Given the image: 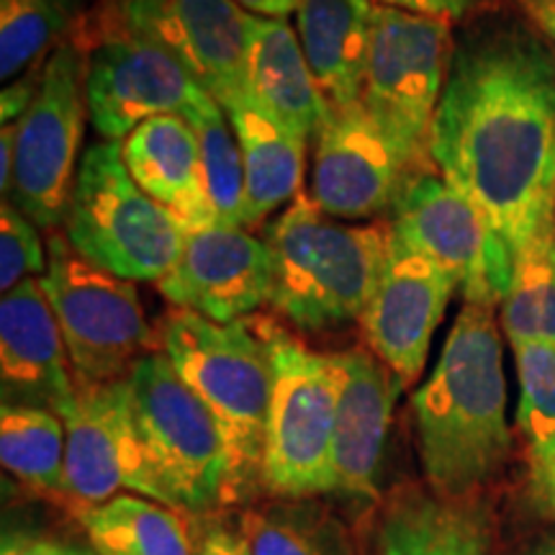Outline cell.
Returning <instances> with one entry per match:
<instances>
[{"label": "cell", "instance_id": "obj_36", "mask_svg": "<svg viewBox=\"0 0 555 555\" xmlns=\"http://www.w3.org/2000/svg\"><path fill=\"white\" fill-rule=\"evenodd\" d=\"M380 3L409 13H422V16L455 21L470 11L481 9L486 0H380Z\"/></svg>", "mask_w": 555, "mask_h": 555}, {"label": "cell", "instance_id": "obj_38", "mask_svg": "<svg viewBox=\"0 0 555 555\" xmlns=\"http://www.w3.org/2000/svg\"><path fill=\"white\" fill-rule=\"evenodd\" d=\"M522 11L530 16L535 29H540L551 39L555 52V0H517Z\"/></svg>", "mask_w": 555, "mask_h": 555}, {"label": "cell", "instance_id": "obj_14", "mask_svg": "<svg viewBox=\"0 0 555 555\" xmlns=\"http://www.w3.org/2000/svg\"><path fill=\"white\" fill-rule=\"evenodd\" d=\"M99 5L168 50L221 108L249 95L247 13L234 0H101Z\"/></svg>", "mask_w": 555, "mask_h": 555}, {"label": "cell", "instance_id": "obj_33", "mask_svg": "<svg viewBox=\"0 0 555 555\" xmlns=\"http://www.w3.org/2000/svg\"><path fill=\"white\" fill-rule=\"evenodd\" d=\"M44 65L47 60L39 62V65H34L29 73L18 75L16 80H11L9 88H3V93H0V121H3V127L16 124L21 116L29 111V106L39 93L41 78H44Z\"/></svg>", "mask_w": 555, "mask_h": 555}, {"label": "cell", "instance_id": "obj_29", "mask_svg": "<svg viewBox=\"0 0 555 555\" xmlns=\"http://www.w3.org/2000/svg\"><path fill=\"white\" fill-rule=\"evenodd\" d=\"M86 0H0V75L16 80L73 34Z\"/></svg>", "mask_w": 555, "mask_h": 555}, {"label": "cell", "instance_id": "obj_9", "mask_svg": "<svg viewBox=\"0 0 555 555\" xmlns=\"http://www.w3.org/2000/svg\"><path fill=\"white\" fill-rule=\"evenodd\" d=\"M450 21L373 5L360 103L406 172L427 155L429 131L453 60Z\"/></svg>", "mask_w": 555, "mask_h": 555}, {"label": "cell", "instance_id": "obj_18", "mask_svg": "<svg viewBox=\"0 0 555 555\" xmlns=\"http://www.w3.org/2000/svg\"><path fill=\"white\" fill-rule=\"evenodd\" d=\"M0 376L3 404L41 406L65 420L78 401L65 339L41 278H29L0 301Z\"/></svg>", "mask_w": 555, "mask_h": 555}, {"label": "cell", "instance_id": "obj_41", "mask_svg": "<svg viewBox=\"0 0 555 555\" xmlns=\"http://www.w3.org/2000/svg\"><path fill=\"white\" fill-rule=\"evenodd\" d=\"M515 555H555V532H547V535L532 540L530 545H525Z\"/></svg>", "mask_w": 555, "mask_h": 555}, {"label": "cell", "instance_id": "obj_3", "mask_svg": "<svg viewBox=\"0 0 555 555\" xmlns=\"http://www.w3.org/2000/svg\"><path fill=\"white\" fill-rule=\"evenodd\" d=\"M159 350L178 376L217 416L232 455L229 499L249 494L262 481V453L273 393V367L262 319L219 324L196 311L176 309L163 317Z\"/></svg>", "mask_w": 555, "mask_h": 555}, {"label": "cell", "instance_id": "obj_27", "mask_svg": "<svg viewBox=\"0 0 555 555\" xmlns=\"http://www.w3.org/2000/svg\"><path fill=\"white\" fill-rule=\"evenodd\" d=\"M502 327L509 347L555 345V221L517 253L502 301Z\"/></svg>", "mask_w": 555, "mask_h": 555}, {"label": "cell", "instance_id": "obj_39", "mask_svg": "<svg viewBox=\"0 0 555 555\" xmlns=\"http://www.w3.org/2000/svg\"><path fill=\"white\" fill-rule=\"evenodd\" d=\"M13 144H16V124H9L0 131V191H3V201L11 196Z\"/></svg>", "mask_w": 555, "mask_h": 555}, {"label": "cell", "instance_id": "obj_35", "mask_svg": "<svg viewBox=\"0 0 555 555\" xmlns=\"http://www.w3.org/2000/svg\"><path fill=\"white\" fill-rule=\"evenodd\" d=\"M196 555H253L245 527L208 525L196 540Z\"/></svg>", "mask_w": 555, "mask_h": 555}, {"label": "cell", "instance_id": "obj_10", "mask_svg": "<svg viewBox=\"0 0 555 555\" xmlns=\"http://www.w3.org/2000/svg\"><path fill=\"white\" fill-rule=\"evenodd\" d=\"M86 73V50L69 34L47 57L37 99L16 121L11 196L5 201L39 229H54L67 217L90 119Z\"/></svg>", "mask_w": 555, "mask_h": 555}, {"label": "cell", "instance_id": "obj_11", "mask_svg": "<svg viewBox=\"0 0 555 555\" xmlns=\"http://www.w3.org/2000/svg\"><path fill=\"white\" fill-rule=\"evenodd\" d=\"M78 24L73 37L88 57V114L101 137L124 142L144 121L185 114L206 95L168 50L127 29L101 5Z\"/></svg>", "mask_w": 555, "mask_h": 555}, {"label": "cell", "instance_id": "obj_23", "mask_svg": "<svg viewBox=\"0 0 555 555\" xmlns=\"http://www.w3.org/2000/svg\"><path fill=\"white\" fill-rule=\"evenodd\" d=\"M224 114L245 159L247 227H253L301 193L307 142L268 116L253 93L229 103Z\"/></svg>", "mask_w": 555, "mask_h": 555}, {"label": "cell", "instance_id": "obj_15", "mask_svg": "<svg viewBox=\"0 0 555 555\" xmlns=\"http://www.w3.org/2000/svg\"><path fill=\"white\" fill-rule=\"evenodd\" d=\"M453 294H457L453 278L391 227L384 273L360 322L367 347L401 388L425 371L435 330Z\"/></svg>", "mask_w": 555, "mask_h": 555}, {"label": "cell", "instance_id": "obj_32", "mask_svg": "<svg viewBox=\"0 0 555 555\" xmlns=\"http://www.w3.org/2000/svg\"><path fill=\"white\" fill-rule=\"evenodd\" d=\"M47 273V253L39 227L11 201L0 206V288L11 294L29 278Z\"/></svg>", "mask_w": 555, "mask_h": 555}, {"label": "cell", "instance_id": "obj_7", "mask_svg": "<svg viewBox=\"0 0 555 555\" xmlns=\"http://www.w3.org/2000/svg\"><path fill=\"white\" fill-rule=\"evenodd\" d=\"M127 378L139 437L172 509L206 512L229 499L232 455L224 433L168 356L150 352Z\"/></svg>", "mask_w": 555, "mask_h": 555}, {"label": "cell", "instance_id": "obj_17", "mask_svg": "<svg viewBox=\"0 0 555 555\" xmlns=\"http://www.w3.org/2000/svg\"><path fill=\"white\" fill-rule=\"evenodd\" d=\"M406 170L363 103L335 108L317 134L309 198L327 217L367 219L393 206Z\"/></svg>", "mask_w": 555, "mask_h": 555}, {"label": "cell", "instance_id": "obj_20", "mask_svg": "<svg viewBox=\"0 0 555 555\" xmlns=\"http://www.w3.org/2000/svg\"><path fill=\"white\" fill-rule=\"evenodd\" d=\"M121 155L139 189L168 208L185 232L219 224L208 204L198 137L183 114L144 121L124 139Z\"/></svg>", "mask_w": 555, "mask_h": 555}, {"label": "cell", "instance_id": "obj_2", "mask_svg": "<svg viewBox=\"0 0 555 555\" xmlns=\"http://www.w3.org/2000/svg\"><path fill=\"white\" fill-rule=\"evenodd\" d=\"M416 446L437 496L470 499L512 450L502 335L494 307L457 311L435 371L412 399Z\"/></svg>", "mask_w": 555, "mask_h": 555}, {"label": "cell", "instance_id": "obj_31", "mask_svg": "<svg viewBox=\"0 0 555 555\" xmlns=\"http://www.w3.org/2000/svg\"><path fill=\"white\" fill-rule=\"evenodd\" d=\"M512 352L519 378L517 429L532 461L555 442V345L527 343Z\"/></svg>", "mask_w": 555, "mask_h": 555}, {"label": "cell", "instance_id": "obj_21", "mask_svg": "<svg viewBox=\"0 0 555 555\" xmlns=\"http://www.w3.org/2000/svg\"><path fill=\"white\" fill-rule=\"evenodd\" d=\"M247 88L268 116L304 142L319 134L330 114L301 39L286 18L247 13Z\"/></svg>", "mask_w": 555, "mask_h": 555}, {"label": "cell", "instance_id": "obj_37", "mask_svg": "<svg viewBox=\"0 0 555 555\" xmlns=\"http://www.w3.org/2000/svg\"><path fill=\"white\" fill-rule=\"evenodd\" d=\"M0 555H99L88 547L54 538H26V535H5L3 553Z\"/></svg>", "mask_w": 555, "mask_h": 555}, {"label": "cell", "instance_id": "obj_30", "mask_svg": "<svg viewBox=\"0 0 555 555\" xmlns=\"http://www.w3.org/2000/svg\"><path fill=\"white\" fill-rule=\"evenodd\" d=\"M242 527L253 555H352L343 525L311 504L268 506Z\"/></svg>", "mask_w": 555, "mask_h": 555}, {"label": "cell", "instance_id": "obj_34", "mask_svg": "<svg viewBox=\"0 0 555 555\" xmlns=\"http://www.w3.org/2000/svg\"><path fill=\"white\" fill-rule=\"evenodd\" d=\"M530 499L540 515L555 519V442L530 461Z\"/></svg>", "mask_w": 555, "mask_h": 555}, {"label": "cell", "instance_id": "obj_6", "mask_svg": "<svg viewBox=\"0 0 555 555\" xmlns=\"http://www.w3.org/2000/svg\"><path fill=\"white\" fill-rule=\"evenodd\" d=\"M273 393L262 453V483L278 496L332 494V446L343 367L278 324L262 319Z\"/></svg>", "mask_w": 555, "mask_h": 555}, {"label": "cell", "instance_id": "obj_8", "mask_svg": "<svg viewBox=\"0 0 555 555\" xmlns=\"http://www.w3.org/2000/svg\"><path fill=\"white\" fill-rule=\"evenodd\" d=\"M41 288L57 317L78 386L127 378L139 360L155 352L157 335L134 283L93 266L62 234H52L47 245Z\"/></svg>", "mask_w": 555, "mask_h": 555}, {"label": "cell", "instance_id": "obj_12", "mask_svg": "<svg viewBox=\"0 0 555 555\" xmlns=\"http://www.w3.org/2000/svg\"><path fill=\"white\" fill-rule=\"evenodd\" d=\"M391 227L453 278L466 304L496 307L504 301L515 275V255L446 178L412 172L393 201Z\"/></svg>", "mask_w": 555, "mask_h": 555}, {"label": "cell", "instance_id": "obj_26", "mask_svg": "<svg viewBox=\"0 0 555 555\" xmlns=\"http://www.w3.org/2000/svg\"><path fill=\"white\" fill-rule=\"evenodd\" d=\"M67 427L60 414L41 406L3 404L0 461L29 489L65 496Z\"/></svg>", "mask_w": 555, "mask_h": 555}, {"label": "cell", "instance_id": "obj_16", "mask_svg": "<svg viewBox=\"0 0 555 555\" xmlns=\"http://www.w3.org/2000/svg\"><path fill=\"white\" fill-rule=\"evenodd\" d=\"M273 253L242 227L214 224L185 234L183 253L157 283L176 309L219 324L247 319L273 298Z\"/></svg>", "mask_w": 555, "mask_h": 555}, {"label": "cell", "instance_id": "obj_19", "mask_svg": "<svg viewBox=\"0 0 555 555\" xmlns=\"http://www.w3.org/2000/svg\"><path fill=\"white\" fill-rule=\"evenodd\" d=\"M337 358L343 388L332 446V494L371 502L378 496L380 455L401 384L373 350L352 347Z\"/></svg>", "mask_w": 555, "mask_h": 555}, {"label": "cell", "instance_id": "obj_5", "mask_svg": "<svg viewBox=\"0 0 555 555\" xmlns=\"http://www.w3.org/2000/svg\"><path fill=\"white\" fill-rule=\"evenodd\" d=\"M185 229L137 185L121 142L82 152L65 217V237L82 258L127 281H163L183 253Z\"/></svg>", "mask_w": 555, "mask_h": 555}, {"label": "cell", "instance_id": "obj_1", "mask_svg": "<svg viewBox=\"0 0 555 555\" xmlns=\"http://www.w3.org/2000/svg\"><path fill=\"white\" fill-rule=\"evenodd\" d=\"M427 155L517 253L555 221V52L515 21L453 50Z\"/></svg>", "mask_w": 555, "mask_h": 555}, {"label": "cell", "instance_id": "obj_22", "mask_svg": "<svg viewBox=\"0 0 555 555\" xmlns=\"http://www.w3.org/2000/svg\"><path fill=\"white\" fill-rule=\"evenodd\" d=\"M298 39L330 106L360 101L371 52V0H301Z\"/></svg>", "mask_w": 555, "mask_h": 555}, {"label": "cell", "instance_id": "obj_40", "mask_svg": "<svg viewBox=\"0 0 555 555\" xmlns=\"http://www.w3.org/2000/svg\"><path fill=\"white\" fill-rule=\"evenodd\" d=\"M240 9L253 13V16H266V18H286L288 13L298 11L301 0H234Z\"/></svg>", "mask_w": 555, "mask_h": 555}, {"label": "cell", "instance_id": "obj_13", "mask_svg": "<svg viewBox=\"0 0 555 555\" xmlns=\"http://www.w3.org/2000/svg\"><path fill=\"white\" fill-rule=\"evenodd\" d=\"M65 427V496L73 512L106 504L121 491L170 506L139 437L129 378L78 386Z\"/></svg>", "mask_w": 555, "mask_h": 555}, {"label": "cell", "instance_id": "obj_24", "mask_svg": "<svg viewBox=\"0 0 555 555\" xmlns=\"http://www.w3.org/2000/svg\"><path fill=\"white\" fill-rule=\"evenodd\" d=\"M489 509L470 499L412 494L391 506L378 532V555H486Z\"/></svg>", "mask_w": 555, "mask_h": 555}, {"label": "cell", "instance_id": "obj_4", "mask_svg": "<svg viewBox=\"0 0 555 555\" xmlns=\"http://www.w3.org/2000/svg\"><path fill=\"white\" fill-rule=\"evenodd\" d=\"M391 227L332 221L304 193L266 229L273 304L298 330H335L363 317L386 266Z\"/></svg>", "mask_w": 555, "mask_h": 555}, {"label": "cell", "instance_id": "obj_28", "mask_svg": "<svg viewBox=\"0 0 555 555\" xmlns=\"http://www.w3.org/2000/svg\"><path fill=\"white\" fill-rule=\"evenodd\" d=\"M183 116L198 137L208 204L217 214V221L224 227L247 229L245 159L224 108L206 93Z\"/></svg>", "mask_w": 555, "mask_h": 555}, {"label": "cell", "instance_id": "obj_25", "mask_svg": "<svg viewBox=\"0 0 555 555\" xmlns=\"http://www.w3.org/2000/svg\"><path fill=\"white\" fill-rule=\"evenodd\" d=\"M75 515L99 555H196L183 517L152 499L119 494Z\"/></svg>", "mask_w": 555, "mask_h": 555}]
</instances>
